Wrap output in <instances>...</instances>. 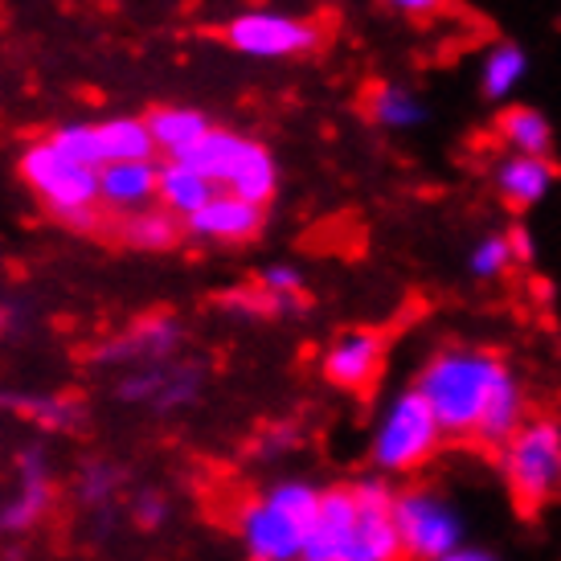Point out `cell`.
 Listing matches in <instances>:
<instances>
[{"instance_id":"2","label":"cell","mask_w":561,"mask_h":561,"mask_svg":"<svg viewBox=\"0 0 561 561\" xmlns=\"http://www.w3.org/2000/svg\"><path fill=\"white\" fill-rule=\"evenodd\" d=\"M393 504L398 488L381 476L324 488L304 561H402Z\"/></svg>"},{"instance_id":"21","label":"cell","mask_w":561,"mask_h":561,"mask_svg":"<svg viewBox=\"0 0 561 561\" xmlns=\"http://www.w3.org/2000/svg\"><path fill=\"white\" fill-rule=\"evenodd\" d=\"M496 136L500 144H508V152L516 157H549L553 148V127L537 107H525V103H513L496 115Z\"/></svg>"},{"instance_id":"31","label":"cell","mask_w":561,"mask_h":561,"mask_svg":"<svg viewBox=\"0 0 561 561\" xmlns=\"http://www.w3.org/2000/svg\"><path fill=\"white\" fill-rule=\"evenodd\" d=\"M381 4H390L393 13L414 16V21H435L455 9V0H381Z\"/></svg>"},{"instance_id":"24","label":"cell","mask_w":561,"mask_h":561,"mask_svg":"<svg viewBox=\"0 0 561 561\" xmlns=\"http://www.w3.org/2000/svg\"><path fill=\"white\" fill-rule=\"evenodd\" d=\"M181 234H188L185 221L176 218V214H169L164 205H152V209H144V214L124 218V242L136 250H152V254H160V250L176 247Z\"/></svg>"},{"instance_id":"13","label":"cell","mask_w":561,"mask_h":561,"mask_svg":"<svg viewBox=\"0 0 561 561\" xmlns=\"http://www.w3.org/2000/svg\"><path fill=\"white\" fill-rule=\"evenodd\" d=\"M160 205V164L157 160H124L99 169V209L103 214H144Z\"/></svg>"},{"instance_id":"26","label":"cell","mask_w":561,"mask_h":561,"mask_svg":"<svg viewBox=\"0 0 561 561\" xmlns=\"http://www.w3.org/2000/svg\"><path fill=\"white\" fill-rule=\"evenodd\" d=\"M513 266H516V259H513V247H508V234H504V230H488V234H480L476 242H471L468 275L476 283L504 279Z\"/></svg>"},{"instance_id":"20","label":"cell","mask_w":561,"mask_h":561,"mask_svg":"<svg viewBox=\"0 0 561 561\" xmlns=\"http://www.w3.org/2000/svg\"><path fill=\"white\" fill-rule=\"evenodd\" d=\"M529 75V49L520 46V42H496V46L483 49L480 58V94L488 103H504L508 94L525 82Z\"/></svg>"},{"instance_id":"5","label":"cell","mask_w":561,"mask_h":561,"mask_svg":"<svg viewBox=\"0 0 561 561\" xmlns=\"http://www.w3.org/2000/svg\"><path fill=\"white\" fill-rule=\"evenodd\" d=\"M504 492L520 513H541L561 500V422L533 414L496 451Z\"/></svg>"},{"instance_id":"23","label":"cell","mask_w":561,"mask_h":561,"mask_svg":"<svg viewBox=\"0 0 561 561\" xmlns=\"http://www.w3.org/2000/svg\"><path fill=\"white\" fill-rule=\"evenodd\" d=\"M0 405L25 414L33 426H46V431H75L82 422V405L66 393H13V398H0Z\"/></svg>"},{"instance_id":"11","label":"cell","mask_w":561,"mask_h":561,"mask_svg":"<svg viewBox=\"0 0 561 561\" xmlns=\"http://www.w3.org/2000/svg\"><path fill=\"white\" fill-rule=\"evenodd\" d=\"M386 357H390V344L377 328H348L324 348L320 374L328 386L344 393H369L377 377L386 374Z\"/></svg>"},{"instance_id":"10","label":"cell","mask_w":561,"mask_h":561,"mask_svg":"<svg viewBox=\"0 0 561 561\" xmlns=\"http://www.w3.org/2000/svg\"><path fill=\"white\" fill-rule=\"evenodd\" d=\"M205 386V369L193 360H164V365H144V369H127L119 377V402L148 405L152 414H176L185 405L197 402Z\"/></svg>"},{"instance_id":"7","label":"cell","mask_w":561,"mask_h":561,"mask_svg":"<svg viewBox=\"0 0 561 561\" xmlns=\"http://www.w3.org/2000/svg\"><path fill=\"white\" fill-rule=\"evenodd\" d=\"M398 537L402 558L410 561H438L468 546V516L438 483H405L398 488Z\"/></svg>"},{"instance_id":"32","label":"cell","mask_w":561,"mask_h":561,"mask_svg":"<svg viewBox=\"0 0 561 561\" xmlns=\"http://www.w3.org/2000/svg\"><path fill=\"white\" fill-rule=\"evenodd\" d=\"M504 234H508V247H513L516 266H525V263H533V259H537V238H533V230L525 226V221H516V226H508Z\"/></svg>"},{"instance_id":"34","label":"cell","mask_w":561,"mask_h":561,"mask_svg":"<svg viewBox=\"0 0 561 561\" xmlns=\"http://www.w3.org/2000/svg\"><path fill=\"white\" fill-rule=\"evenodd\" d=\"M9 324V308H0V328Z\"/></svg>"},{"instance_id":"27","label":"cell","mask_w":561,"mask_h":561,"mask_svg":"<svg viewBox=\"0 0 561 561\" xmlns=\"http://www.w3.org/2000/svg\"><path fill=\"white\" fill-rule=\"evenodd\" d=\"M119 492H124V468H115L107 459H91V463L79 471V483H75V496H79V504L91 508V513L111 508Z\"/></svg>"},{"instance_id":"8","label":"cell","mask_w":561,"mask_h":561,"mask_svg":"<svg viewBox=\"0 0 561 561\" xmlns=\"http://www.w3.org/2000/svg\"><path fill=\"white\" fill-rule=\"evenodd\" d=\"M320 25L308 21V16H291V13H271V9H259V13H238L230 25H226V42L230 49L247 54V58H259V62H283V58H304L320 49Z\"/></svg>"},{"instance_id":"16","label":"cell","mask_w":561,"mask_h":561,"mask_svg":"<svg viewBox=\"0 0 561 561\" xmlns=\"http://www.w3.org/2000/svg\"><path fill=\"white\" fill-rule=\"evenodd\" d=\"M365 115L386 131H414L431 124V103L402 82H374L365 94Z\"/></svg>"},{"instance_id":"28","label":"cell","mask_w":561,"mask_h":561,"mask_svg":"<svg viewBox=\"0 0 561 561\" xmlns=\"http://www.w3.org/2000/svg\"><path fill=\"white\" fill-rule=\"evenodd\" d=\"M259 287L279 304L283 316L304 308V271H299V266H291V263L263 266V271H259Z\"/></svg>"},{"instance_id":"17","label":"cell","mask_w":561,"mask_h":561,"mask_svg":"<svg viewBox=\"0 0 561 561\" xmlns=\"http://www.w3.org/2000/svg\"><path fill=\"white\" fill-rule=\"evenodd\" d=\"M218 193L221 188L214 185L205 172L193 169L188 160H164V164H160V205H164L169 214H176L181 221H188L193 214H202Z\"/></svg>"},{"instance_id":"33","label":"cell","mask_w":561,"mask_h":561,"mask_svg":"<svg viewBox=\"0 0 561 561\" xmlns=\"http://www.w3.org/2000/svg\"><path fill=\"white\" fill-rule=\"evenodd\" d=\"M438 561H500L496 549H483V546H463V549H455V553H447V558H438Z\"/></svg>"},{"instance_id":"12","label":"cell","mask_w":561,"mask_h":561,"mask_svg":"<svg viewBox=\"0 0 561 561\" xmlns=\"http://www.w3.org/2000/svg\"><path fill=\"white\" fill-rule=\"evenodd\" d=\"M185 341V328L172 316H148L136 324L111 336L107 344L94 348V365H111V369H144V365H164L176 357V348Z\"/></svg>"},{"instance_id":"22","label":"cell","mask_w":561,"mask_h":561,"mask_svg":"<svg viewBox=\"0 0 561 561\" xmlns=\"http://www.w3.org/2000/svg\"><path fill=\"white\" fill-rule=\"evenodd\" d=\"M99 140H103V169L124 164V160H157L152 127L140 115H111V119H103Z\"/></svg>"},{"instance_id":"25","label":"cell","mask_w":561,"mask_h":561,"mask_svg":"<svg viewBox=\"0 0 561 561\" xmlns=\"http://www.w3.org/2000/svg\"><path fill=\"white\" fill-rule=\"evenodd\" d=\"M247 140L250 136H238V131H230V127H214L209 136H205L193 152H188V164L197 172H205L214 185H226V176L234 172V164H238V157H242V148H247Z\"/></svg>"},{"instance_id":"18","label":"cell","mask_w":561,"mask_h":561,"mask_svg":"<svg viewBox=\"0 0 561 561\" xmlns=\"http://www.w3.org/2000/svg\"><path fill=\"white\" fill-rule=\"evenodd\" d=\"M148 127H152L157 152H164L169 160H185L214 131V119L197 107H157L148 115Z\"/></svg>"},{"instance_id":"19","label":"cell","mask_w":561,"mask_h":561,"mask_svg":"<svg viewBox=\"0 0 561 561\" xmlns=\"http://www.w3.org/2000/svg\"><path fill=\"white\" fill-rule=\"evenodd\" d=\"M275 188H279V164H275V157H271L259 140H247V148H242L234 172L226 176L221 193H234L242 202L263 205L266 209L271 197H275Z\"/></svg>"},{"instance_id":"3","label":"cell","mask_w":561,"mask_h":561,"mask_svg":"<svg viewBox=\"0 0 561 561\" xmlns=\"http://www.w3.org/2000/svg\"><path fill=\"white\" fill-rule=\"evenodd\" d=\"M324 488L312 480H275L259 496H250L238 508V541L250 561H304L308 533H312L316 508Z\"/></svg>"},{"instance_id":"4","label":"cell","mask_w":561,"mask_h":561,"mask_svg":"<svg viewBox=\"0 0 561 561\" xmlns=\"http://www.w3.org/2000/svg\"><path fill=\"white\" fill-rule=\"evenodd\" d=\"M443 443H447V435L438 426L435 410L426 405V398L414 386H405L377 410L374 431H369V468L390 483L419 476L435 463Z\"/></svg>"},{"instance_id":"15","label":"cell","mask_w":561,"mask_h":561,"mask_svg":"<svg viewBox=\"0 0 561 561\" xmlns=\"http://www.w3.org/2000/svg\"><path fill=\"white\" fill-rule=\"evenodd\" d=\"M263 205H250L242 197H234V193H218L202 214H193L185 221V230L193 238H205V242H250L263 230Z\"/></svg>"},{"instance_id":"9","label":"cell","mask_w":561,"mask_h":561,"mask_svg":"<svg viewBox=\"0 0 561 561\" xmlns=\"http://www.w3.org/2000/svg\"><path fill=\"white\" fill-rule=\"evenodd\" d=\"M54 508V471L49 455L37 443H25L13 455V492L0 504V537H21L37 529Z\"/></svg>"},{"instance_id":"6","label":"cell","mask_w":561,"mask_h":561,"mask_svg":"<svg viewBox=\"0 0 561 561\" xmlns=\"http://www.w3.org/2000/svg\"><path fill=\"white\" fill-rule=\"evenodd\" d=\"M21 181L33 188V197L46 205L54 218L70 221L75 230H91L103 214L99 209V169L66 157L49 136L21 152Z\"/></svg>"},{"instance_id":"14","label":"cell","mask_w":561,"mask_h":561,"mask_svg":"<svg viewBox=\"0 0 561 561\" xmlns=\"http://www.w3.org/2000/svg\"><path fill=\"white\" fill-rule=\"evenodd\" d=\"M553 185H558V164L549 157H516V152H508L492 169V188L513 214H525L533 205H541Z\"/></svg>"},{"instance_id":"1","label":"cell","mask_w":561,"mask_h":561,"mask_svg":"<svg viewBox=\"0 0 561 561\" xmlns=\"http://www.w3.org/2000/svg\"><path fill=\"white\" fill-rule=\"evenodd\" d=\"M414 390L435 410L447 438L500 451L533 419L529 390L504 353L483 344H443L419 365Z\"/></svg>"},{"instance_id":"30","label":"cell","mask_w":561,"mask_h":561,"mask_svg":"<svg viewBox=\"0 0 561 561\" xmlns=\"http://www.w3.org/2000/svg\"><path fill=\"white\" fill-rule=\"evenodd\" d=\"M172 504L164 492H157V488H148V492H140V496L131 500V516H136V525L148 533H157L164 520H169Z\"/></svg>"},{"instance_id":"29","label":"cell","mask_w":561,"mask_h":561,"mask_svg":"<svg viewBox=\"0 0 561 561\" xmlns=\"http://www.w3.org/2000/svg\"><path fill=\"white\" fill-rule=\"evenodd\" d=\"M49 140L62 148L66 157L82 160L91 169H103V140H99V124H62Z\"/></svg>"}]
</instances>
